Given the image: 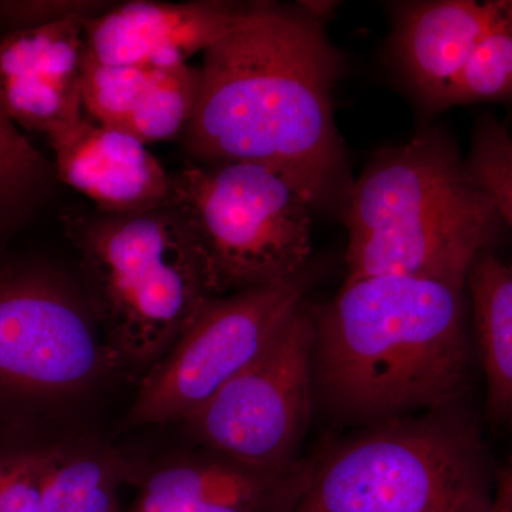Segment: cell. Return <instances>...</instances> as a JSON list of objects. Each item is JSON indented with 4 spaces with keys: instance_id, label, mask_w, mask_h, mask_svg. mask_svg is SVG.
Returning a JSON list of instances; mask_svg holds the SVG:
<instances>
[{
    "instance_id": "obj_1",
    "label": "cell",
    "mask_w": 512,
    "mask_h": 512,
    "mask_svg": "<svg viewBox=\"0 0 512 512\" xmlns=\"http://www.w3.org/2000/svg\"><path fill=\"white\" fill-rule=\"evenodd\" d=\"M332 3H251L204 53L197 109L181 136L195 164L256 163L315 210L346 187L333 114L345 59L326 30Z\"/></svg>"
},
{
    "instance_id": "obj_2",
    "label": "cell",
    "mask_w": 512,
    "mask_h": 512,
    "mask_svg": "<svg viewBox=\"0 0 512 512\" xmlns=\"http://www.w3.org/2000/svg\"><path fill=\"white\" fill-rule=\"evenodd\" d=\"M315 322L313 397L336 419L369 427L464 403L477 363L467 288L346 279Z\"/></svg>"
},
{
    "instance_id": "obj_3",
    "label": "cell",
    "mask_w": 512,
    "mask_h": 512,
    "mask_svg": "<svg viewBox=\"0 0 512 512\" xmlns=\"http://www.w3.org/2000/svg\"><path fill=\"white\" fill-rule=\"evenodd\" d=\"M345 222L346 279L400 275L458 288L503 224L439 130L379 151L350 187Z\"/></svg>"
},
{
    "instance_id": "obj_4",
    "label": "cell",
    "mask_w": 512,
    "mask_h": 512,
    "mask_svg": "<svg viewBox=\"0 0 512 512\" xmlns=\"http://www.w3.org/2000/svg\"><path fill=\"white\" fill-rule=\"evenodd\" d=\"M69 234L104 338L143 379L214 299L194 238L170 205L76 215Z\"/></svg>"
},
{
    "instance_id": "obj_5",
    "label": "cell",
    "mask_w": 512,
    "mask_h": 512,
    "mask_svg": "<svg viewBox=\"0 0 512 512\" xmlns=\"http://www.w3.org/2000/svg\"><path fill=\"white\" fill-rule=\"evenodd\" d=\"M497 467L466 403L373 424L312 470L298 512H490Z\"/></svg>"
},
{
    "instance_id": "obj_6",
    "label": "cell",
    "mask_w": 512,
    "mask_h": 512,
    "mask_svg": "<svg viewBox=\"0 0 512 512\" xmlns=\"http://www.w3.org/2000/svg\"><path fill=\"white\" fill-rule=\"evenodd\" d=\"M170 207L187 225L214 298L278 284L311 265L315 207L262 164H188Z\"/></svg>"
},
{
    "instance_id": "obj_7",
    "label": "cell",
    "mask_w": 512,
    "mask_h": 512,
    "mask_svg": "<svg viewBox=\"0 0 512 512\" xmlns=\"http://www.w3.org/2000/svg\"><path fill=\"white\" fill-rule=\"evenodd\" d=\"M315 312L303 302L264 350L185 420L215 456L259 470L298 466L315 407Z\"/></svg>"
},
{
    "instance_id": "obj_8",
    "label": "cell",
    "mask_w": 512,
    "mask_h": 512,
    "mask_svg": "<svg viewBox=\"0 0 512 512\" xmlns=\"http://www.w3.org/2000/svg\"><path fill=\"white\" fill-rule=\"evenodd\" d=\"M318 266L278 284L211 299L187 332L141 379L128 421L133 426L190 419L251 363L303 302Z\"/></svg>"
},
{
    "instance_id": "obj_9",
    "label": "cell",
    "mask_w": 512,
    "mask_h": 512,
    "mask_svg": "<svg viewBox=\"0 0 512 512\" xmlns=\"http://www.w3.org/2000/svg\"><path fill=\"white\" fill-rule=\"evenodd\" d=\"M120 366L87 296L57 279H0V390L79 396Z\"/></svg>"
},
{
    "instance_id": "obj_10",
    "label": "cell",
    "mask_w": 512,
    "mask_h": 512,
    "mask_svg": "<svg viewBox=\"0 0 512 512\" xmlns=\"http://www.w3.org/2000/svg\"><path fill=\"white\" fill-rule=\"evenodd\" d=\"M84 22L16 29L0 39V106L16 126L49 137L83 119Z\"/></svg>"
},
{
    "instance_id": "obj_11",
    "label": "cell",
    "mask_w": 512,
    "mask_h": 512,
    "mask_svg": "<svg viewBox=\"0 0 512 512\" xmlns=\"http://www.w3.org/2000/svg\"><path fill=\"white\" fill-rule=\"evenodd\" d=\"M251 3L134 0L84 22L87 52L106 64L178 67L228 35Z\"/></svg>"
},
{
    "instance_id": "obj_12",
    "label": "cell",
    "mask_w": 512,
    "mask_h": 512,
    "mask_svg": "<svg viewBox=\"0 0 512 512\" xmlns=\"http://www.w3.org/2000/svg\"><path fill=\"white\" fill-rule=\"evenodd\" d=\"M49 138L56 173L101 214L136 215L170 205L173 175L136 137L83 119Z\"/></svg>"
},
{
    "instance_id": "obj_13",
    "label": "cell",
    "mask_w": 512,
    "mask_h": 512,
    "mask_svg": "<svg viewBox=\"0 0 512 512\" xmlns=\"http://www.w3.org/2000/svg\"><path fill=\"white\" fill-rule=\"evenodd\" d=\"M200 92L201 67L120 66L84 56V114L144 144L183 136Z\"/></svg>"
},
{
    "instance_id": "obj_14",
    "label": "cell",
    "mask_w": 512,
    "mask_h": 512,
    "mask_svg": "<svg viewBox=\"0 0 512 512\" xmlns=\"http://www.w3.org/2000/svg\"><path fill=\"white\" fill-rule=\"evenodd\" d=\"M503 0H429L397 6L393 52L400 72L424 107L441 110L444 97Z\"/></svg>"
},
{
    "instance_id": "obj_15",
    "label": "cell",
    "mask_w": 512,
    "mask_h": 512,
    "mask_svg": "<svg viewBox=\"0 0 512 512\" xmlns=\"http://www.w3.org/2000/svg\"><path fill=\"white\" fill-rule=\"evenodd\" d=\"M312 470L301 463L284 471L259 470L215 456L158 468L144 480L141 494L239 512H298Z\"/></svg>"
},
{
    "instance_id": "obj_16",
    "label": "cell",
    "mask_w": 512,
    "mask_h": 512,
    "mask_svg": "<svg viewBox=\"0 0 512 512\" xmlns=\"http://www.w3.org/2000/svg\"><path fill=\"white\" fill-rule=\"evenodd\" d=\"M467 295L487 417L498 429L512 430V266L485 249L468 272Z\"/></svg>"
},
{
    "instance_id": "obj_17",
    "label": "cell",
    "mask_w": 512,
    "mask_h": 512,
    "mask_svg": "<svg viewBox=\"0 0 512 512\" xmlns=\"http://www.w3.org/2000/svg\"><path fill=\"white\" fill-rule=\"evenodd\" d=\"M127 477L126 464L110 451H60L36 512H116Z\"/></svg>"
},
{
    "instance_id": "obj_18",
    "label": "cell",
    "mask_w": 512,
    "mask_h": 512,
    "mask_svg": "<svg viewBox=\"0 0 512 512\" xmlns=\"http://www.w3.org/2000/svg\"><path fill=\"white\" fill-rule=\"evenodd\" d=\"M504 101H512V0L501 3L500 12L444 97L441 110Z\"/></svg>"
},
{
    "instance_id": "obj_19",
    "label": "cell",
    "mask_w": 512,
    "mask_h": 512,
    "mask_svg": "<svg viewBox=\"0 0 512 512\" xmlns=\"http://www.w3.org/2000/svg\"><path fill=\"white\" fill-rule=\"evenodd\" d=\"M466 164L474 183L512 229V136L493 114L477 120Z\"/></svg>"
},
{
    "instance_id": "obj_20",
    "label": "cell",
    "mask_w": 512,
    "mask_h": 512,
    "mask_svg": "<svg viewBox=\"0 0 512 512\" xmlns=\"http://www.w3.org/2000/svg\"><path fill=\"white\" fill-rule=\"evenodd\" d=\"M57 448H29L0 457V512H36Z\"/></svg>"
},
{
    "instance_id": "obj_21",
    "label": "cell",
    "mask_w": 512,
    "mask_h": 512,
    "mask_svg": "<svg viewBox=\"0 0 512 512\" xmlns=\"http://www.w3.org/2000/svg\"><path fill=\"white\" fill-rule=\"evenodd\" d=\"M47 165L0 106V205L18 200L39 183L49 171Z\"/></svg>"
},
{
    "instance_id": "obj_22",
    "label": "cell",
    "mask_w": 512,
    "mask_h": 512,
    "mask_svg": "<svg viewBox=\"0 0 512 512\" xmlns=\"http://www.w3.org/2000/svg\"><path fill=\"white\" fill-rule=\"evenodd\" d=\"M109 3L94 0H30L0 2V19L8 20L18 29L37 28L64 20L96 18L109 9Z\"/></svg>"
},
{
    "instance_id": "obj_23",
    "label": "cell",
    "mask_w": 512,
    "mask_h": 512,
    "mask_svg": "<svg viewBox=\"0 0 512 512\" xmlns=\"http://www.w3.org/2000/svg\"><path fill=\"white\" fill-rule=\"evenodd\" d=\"M130 512H239L197 501L177 500V498L151 497L140 494V498Z\"/></svg>"
},
{
    "instance_id": "obj_24",
    "label": "cell",
    "mask_w": 512,
    "mask_h": 512,
    "mask_svg": "<svg viewBox=\"0 0 512 512\" xmlns=\"http://www.w3.org/2000/svg\"><path fill=\"white\" fill-rule=\"evenodd\" d=\"M490 512H512V463L497 467V480Z\"/></svg>"
},
{
    "instance_id": "obj_25",
    "label": "cell",
    "mask_w": 512,
    "mask_h": 512,
    "mask_svg": "<svg viewBox=\"0 0 512 512\" xmlns=\"http://www.w3.org/2000/svg\"><path fill=\"white\" fill-rule=\"evenodd\" d=\"M116 512H121V510H117Z\"/></svg>"
}]
</instances>
